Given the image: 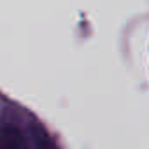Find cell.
Here are the masks:
<instances>
[{"instance_id": "6da1fadb", "label": "cell", "mask_w": 149, "mask_h": 149, "mask_svg": "<svg viewBox=\"0 0 149 149\" xmlns=\"http://www.w3.org/2000/svg\"><path fill=\"white\" fill-rule=\"evenodd\" d=\"M0 149H28V147L21 132L16 126L7 125L0 130Z\"/></svg>"}, {"instance_id": "7a4b0ae2", "label": "cell", "mask_w": 149, "mask_h": 149, "mask_svg": "<svg viewBox=\"0 0 149 149\" xmlns=\"http://www.w3.org/2000/svg\"><path fill=\"white\" fill-rule=\"evenodd\" d=\"M30 135H32L33 149H58V146L53 140V137L42 126H33L32 132H30Z\"/></svg>"}]
</instances>
